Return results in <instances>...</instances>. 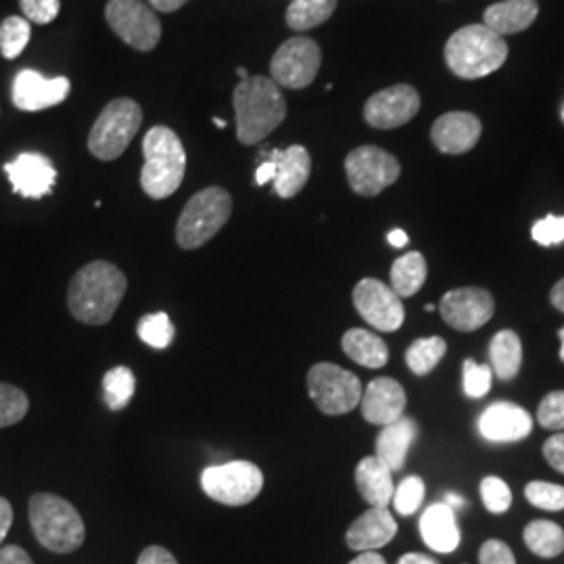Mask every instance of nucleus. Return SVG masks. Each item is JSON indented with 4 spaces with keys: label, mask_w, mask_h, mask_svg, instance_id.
<instances>
[{
    "label": "nucleus",
    "mask_w": 564,
    "mask_h": 564,
    "mask_svg": "<svg viewBox=\"0 0 564 564\" xmlns=\"http://www.w3.org/2000/svg\"><path fill=\"white\" fill-rule=\"evenodd\" d=\"M424 500V481L421 477L412 475V477H405L402 484L395 487L393 491V506L398 510V514L402 517H410L414 514Z\"/></svg>",
    "instance_id": "obj_37"
},
{
    "label": "nucleus",
    "mask_w": 564,
    "mask_h": 564,
    "mask_svg": "<svg viewBox=\"0 0 564 564\" xmlns=\"http://www.w3.org/2000/svg\"><path fill=\"white\" fill-rule=\"evenodd\" d=\"M323 63L321 46L312 39L295 36L284 42L270 63L272 80L284 88L300 90L316 80Z\"/></svg>",
    "instance_id": "obj_12"
},
{
    "label": "nucleus",
    "mask_w": 564,
    "mask_h": 564,
    "mask_svg": "<svg viewBox=\"0 0 564 564\" xmlns=\"http://www.w3.org/2000/svg\"><path fill=\"white\" fill-rule=\"evenodd\" d=\"M558 337H561V343H563V345H561V360H563V362H564V328H561V333H558Z\"/></svg>",
    "instance_id": "obj_57"
},
{
    "label": "nucleus",
    "mask_w": 564,
    "mask_h": 564,
    "mask_svg": "<svg viewBox=\"0 0 564 564\" xmlns=\"http://www.w3.org/2000/svg\"><path fill=\"white\" fill-rule=\"evenodd\" d=\"M445 351L447 345L442 337H424L410 345V349L405 351V364L414 375L424 377L444 360Z\"/></svg>",
    "instance_id": "obj_33"
},
{
    "label": "nucleus",
    "mask_w": 564,
    "mask_h": 564,
    "mask_svg": "<svg viewBox=\"0 0 564 564\" xmlns=\"http://www.w3.org/2000/svg\"><path fill=\"white\" fill-rule=\"evenodd\" d=\"M405 402L408 400H405L402 384L389 377L375 379L362 391L360 408H362L364 421L381 424V426L395 423L403 416Z\"/></svg>",
    "instance_id": "obj_20"
},
{
    "label": "nucleus",
    "mask_w": 564,
    "mask_h": 564,
    "mask_svg": "<svg viewBox=\"0 0 564 564\" xmlns=\"http://www.w3.org/2000/svg\"><path fill=\"white\" fill-rule=\"evenodd\" d=\"M174 324L165 312H155L142 316L139 323V337L153 349H167L174 341Z\"/></svg>",
    "instance_id": "obj_35"
},
{
    "label": "nucleus",
    "mask_w": 564,
    "mask_h": 564,
    "mask_svg": "<svg viewBox=\"0 0 564 564\" xmlns=\"http://www.w3.org/2000/svg\"><path fill=\"white\" fill-rule=\"evenodd\" d=\"M337 0H293L286 9V23L295 32H305L330 20Z\"/></svg>",
    "instance_id": "obj_30"
},
{
    "label": "nucleus",
    "mask_w": 564,
    "mask_h": 564,
    "mask_svg": "<svg viewBox=\"0 0 564 564\" xmlns=\"http://www.w3.org/2000/svg\"><path fill=\"white\" fill-rule=\"evenodd\" d=\"M237 76H239L241 80H247V78H249V72H247L245 67H237Z\"/></svg>",
    "instance_id": "obj_56"
},
{
    "label": "nucleus",
    "mask_w": 564,
    "mask_h": 564,
    "mask_svg": "<svg viewBox=\"0 0 564 564\" xmlns=\"http://www.w3.org/2000/svg\"><path fill=\"white\" fill-rule=\"evenodd\" d=\"M398 535V523L389 508L372 506L347 529L345 542L356 552H377Z\"/></svg>",
    "instance_id": "obj_22"
},
{
    "label": "nucleus",
    "mask_w": 564,
    "mask_h": 564,
    "mask_svg": "<svg viewBox=\"0 0 564 564\" xmlns=\"http://www.w3.org/2000/svg\"><path fill=\"white\" fill-rule=\"evenodd\" d=\"M398 564H440L435 558L426 556V554H419V552H410V554H403Z\"/></svg>",
    "instance_id": "obj_51"
},
{
    "label": "nucleus",
    "mask_w": 564,
    "mask_h": 564,
    "mask_svg": "<svg viewBox=\"0 0 564 564\" xmlns=\"http://www.w3.org/2000/svg\"><path fill=\"white\" fill-rule=\"evenodd\" d=\"M237 139L242 144H258L270 137L284 118L286 102L281 86L272 78L249 76L235 88Z\"/></svg>",
    "instance_id": "obj_2"
},
{
    "label": "nucleus",
    "mask_w": 564,
    "mask_h": 564,
    "mask_svg": "<svg viewBox=\"0 0 564 564\" xmlns=\"http://www.w3.org/2000/svg\"><path fill=\"white\" fill-rule=\"evenodd\" d=\"M30 524L39 544L55 554H72L86 540V527L80 512L55 494L32 496Z\"/></svg>",
    "instance_id": "obj_5"
},
{
    "label": "nucleus",
    "mask_w": 564,
    "mask_h": 564,
    "mask_svg": "<svg viewBox=\"0 0 564 564\" xmlns=\"http://www.w3.org/2000/svg\"><path fill=\"white\" fill-rule=\"evenodd\" d=\"M416 423L408 416H402L395 423L387 424L377 437V458L391 470H402L408 452L416 440Z\"/></svg>",
    "instance_id": "obj_24"
},
{
    "label": "nucleus",
    "mask_w": 564,
    "mask_h": 564,
    "mask_svg": "<svg viewBox=\"0 0 564 564\" xmlns=\"http://www.w3.org/2000/svg\"><path fill=\"white\" fill-rule=\"evenodd\" d=\"M489 358H491V370L502 381H512L523 362V345L514 330H502L498 333L491 345H489Z\"/></svg>",
    "instance_id": "obj_28"
},
{
    "label": "nucleus",
    "mask_w": 564,
    "mask_h": 564,
    "mask_svg": "<svg viewBox=\"0 0 564 564\" xmlns=\"http://www.w3.org/2000/svg\"><path fill=\"white\" fill-rule=\"evenodd\" d=\"M524 544L540 558H556L564 552V531L552 521H533L524 527Z\"/></svg>",
    "instance_id": "obj_31"
},
{
    "label": "nucleus",
    "mask_w": 564,
    "mask_h": 564,
    "mask_svg": "<svg viewBox=\"0 0 564 564\" xmlns=\"http://www.w3.org/2000/svg\"><path fill=\"white\" fill-rule=\"evenodd\" d=\"M481 498L489 512L502 514L512 505L510 487L500 477H485L481 481Z\"/></svg>",
    "instance_id": "obj_40"
},
{
    "label": "nucleus",
    "mask_w": 564,
    "mask_h": 564,
    "mask_svg": "<svg viewBox=\"0 0 564 564\" xmlns=\"http://www.w3.org/2000/svg\"><path fill=\"white\" fill-rule=\"evenodd\" d=\"M274 174H276V165L272 160H263L258 170H256V184L258 186H265L270 182L274 181Z\"/></svg>",
    "instance_id": "obj_49"
},
{
    "label": "nucleus",
    "mask_w": 564,
    "mask_h": 564,
    "mask_svg": "<svg viewBox=\"0 0 564 564\" xmlns=\"http://www.w3.org/2000/svg\"><path fill=\"white\" fill-rule=\"evenodd\" d=\"M232 214V197L223 186H209L199 191L184 205L176 224V241L182 249L193 251L212 241Z\"/></svg>",
    "instance_id": "obj_6"
},
{
    "label": "nucleus",
    "mask_w": 564,
    "mask_h": 564,
    "mask_svg": "<svg viewBox=\"0 0 564 564\" xmlns=\"http://www.w3.org/2000/svg\"><path fill=\"white\" fill-rule=\"evenodd\" d=\"M11 524H13V506L9 505V500L0 498V545L4 542Z\"/></svg>",
    "instance_id": "obj_48"
},
{
    "label": "nucleus",
    "mask_w": 564,
    "mask_h": 564,
    "mask_svg": "<svg viewBox=\"0 0 564 564\" xmlns=\"http://www.w3.org/2000/svg\"><path fill=\"white\" fill-rule=\"evenodd\" d=\"M481 564H517L512 550L500 540H487L479 552Z\"/></svg>",
    "instance_id": "obj_44"
},
{
    "label": "nucleus",
    "mask_w": 564,
    "mask_h": 564,
    "mask_svg": "<svg viewBox=\"0 0 564 564\" xmlns=\"http://www.w3.org/2000/svg\"><path fill=\"white\" fill-rule=\"evenodd\" d=\"M508 59V44L485 23L460 28L445 44L449 69L464 80L485 78L498 72Z\"/></svg>",
    "instance_id": "obj_4"
},
{
    "label": "nucleus",
    "mask_w": 564,
    "mask_h": 564,
    "mask_svg": "<svg viewBox=\"0 0 564 564\" xmlns=\"http://www.w3.org/2000/svg\"><path fill=\"white\" fill-rule=\"evenodd\" d=\"M544 456L558 473L564 475V433L550 437L544 444Z\"/></svg>",
    "instance_id": "obj_45"
},
{
    "label": "nucleus",
    "mask_w": 564,
    "mask_h": 564,
    "mask_svg": "<svg viewBox=\"0 0 564 564\" xmlns=\"http://www.w3.org/2000/svg\"><path fill=\"white\" fill-rule=\"evenodd\" d=\"M30 410V400L20 387L0 383V429L13 426L25 419Z\"/></svg>",
    "instance_id": "obj_36"
},
{
    "label": "nucleus",
    "mask_w": 564,
    "mask_h": 564,
    "mask_svg": "<svg viewBox=\"0 0 564 564\" xmlns=\"http://www.w3.org/2000/svg\"><path fill=\"white\" fill-rule=\"evenodd\" d=\"M563 120H564V109H563Z\"/></svg>",
    "instance_id": "obj_59"
},
{
    "label": "nucleus",
    "mask_w": 564,
    "mask_h": 564,
    "mask_svg": "<svg viewBox=\"0 0 564 564\" xmlns=\"http://www.w3.org/2000/svg\"><path fill=\"white\" fill-rule=\"evenodd\" d=\"M354 305L366 323L381 333H393L403 324L402 297L377 279H364L354 289Z\"/></svg>",
    "instance_id": "obj_13"
},
{
    "label": "nucleus",
    "mask_w": 564,
    "mask_h": 564,
    "mask_svg": "<svg viewBox=\"0 0 564 564\" xmlns=\"http://www.w3.org/2000/svg\"><path fill=\"white\" fill-rule=\"evenodd\" d=\"M531 237L544 247L564 242V216H545L540 223L533 224Z\"/></svg>",
    "instance_id": "obj_42"
},
{
    "label": "nucleus",
    "mask_w": 564,
    "mask_h": 564,
    "mask_svg": "<svg viewBox=\"0 0 564 564\" xmlns=\"http://www.w3.org/2000/svg\"><path fill=\"white\" fill-rule=\"evenodd\" d=\"M345 174L354 193L362 197H377L387 186L398 182L400 162L379 147H358L345 160Z\"/></svg>",
    "instance_id": "obj_11"
},
{
    "label": "nucleus",
    "mask_w": 564,
    "mask_h": 564,
    "mask_svg": "<svg viewBox=\"0 0 564 564\" xmlns=\"http://www.w3.org/2000/svg\"><path fill=\"white\" fill-rule=\"evenodd\" d=\"M424 281H426V262L423 253L419 251L405 253L391 265V289L402 300L416 295L423 289Z\"/></svg>",
    "instance_id": "obj_29"
},
{
    "label": "nucleus",
    "mask_w": 564,
    "mask_h": 564,
    "mask_svg": "<svg viewBox=\"0 0 564 564\" xmlns=\"http://www.w3.org/2000/svg\"><path fill=\"white\" fill-rule=\"evenodd\" d=\"M126 291L128 279L120 268L99 260L76 272L67 289V305L78 323L101 326L116 316Z\"/></svg>",
    "instance_id": "obj_1"
},
{
    "label": "nucleus",
    "mask_w": 564,
    "mask_h": 564,
    "mask_svg": "<svg viewBox=\"0 0 564 564\" xmlns=\"http://www.w3.org/2000/svg\"><path fill=\"white\" fill-rule=\"evenodd\" d=\"M360 379L337 364H316L307 372V393L328 416L347 414L362 400Z\"/></svg>",
    "instance_id": "obj_8"
},
{
    "label": "nucleus",
    "mask_w": 564,
    "mask_h": 564,
    "mask_svg": "<svg viewBox=\"0 0 564 564\" xmlns=\"http://www.w3.org/2000/svg\"><path fill=\"white\" fill-rule=\"evenodd\" d=\"M421 535L433 552H454L460 545V529L454 510L447 505L429 506L421 519Z\"/></svg>",
    "instance_id": "obj_23"
},
{
    "label": "nucleus",
    "mask_w": 564,
    "mask_h": 564,
    "mask_svg": "<svg viewBox=\"0 0 564 564\" xmlns=\"http://www.w3.org/2000/svg\"><path fill=\"white\" fill-rule=\"evenodd\" d=\"M343 351L349 360L360 364L364 368H383L389 360L387 343L370 330L351 328L343 335Z\"/></svg>",
    "instance_id": "obj_27"
},
{
    "label": "nucleus",
    "mask_w": 564,
    "mask_h": 564,
    "mask_svg": "<svg viewBox=\"0 0 564 564\" xmlns=\"http://www.w3.org/2000/svg\"><path fill=\"white\" fill-rule=\"evenodd\" d=\"M214 123H216L218 128H226V121L220 120V118H214Z\"/></svg>",
    "instance_id": "obj_58"
},
{
    "label": "nucleus",
    "mask_w": 564,
    "mask_h": 564,
    "mask_svg": "<svg viewBox=\"0 0 564 564\" xmlns=\"http://www.w3.org/2000/svg\"><path fill=\"white\" fill-rule=\"evenodd\" d=\"M538 421L544 429L563 431L564 429V391L547 393L540 408H538Z\"/></svg>",
    "instance_id": "obj_41"
},
{
    "label": "nucleus",
    "mask_w": 564,
    "mask_h": 564,
    "mask_svg": "<svg viewBox=\"0 0 564 564\" xmlns=\"http://www.w3.org/2000/svg\"><path fill=\"white\" fill-rule=\"evenodd\" d=\"M20 7L25 20L41 25L57 20L61 11L59 0H20Z\"/></svg>",
    "instance_id": "obj_43"
},
{
    "label": "nucleus",
    "mask_w": 564,
    "mask_h": 564,
    "mask_svg": "<svg viewBox=\"0 0 564 564\" xmlns=\"http://www.w3.org/2000/svg\"><path fill=\"white\" fill-rule=\"evenodd\" d=\"M32 36L30 21L25 18H7L0 23V53L4 59H18Z\"/></svg>",
    "instance_id": "obj_34"
},
{
    "label": "nucleus",
    "mask_w": 564,
    "mask_h": 564,
    "mask_svg": "<svg viewBox=\"0 0 564 564\" xmlns=\"http://www.w3.org/2000/svg\"><path fill=\"white\" fill-rule=\"evenodd\" d=\"M263 160H272L276 165L274 174V193L281 199H293L297 193H302L303 186L310 181L312 174V158L307 149L302 144H293L289 149H272L263 151Z\"/></svg>",
    "instance_id": "obj_19"
},
{
    "label": "nucleus",
    "mask_w": 564,
    "mask_h": 564,
    "mask_svg": "<svg viewBox=\"0 0 564 564\" xmlns=\"http://www.w3.org/2000/svg\"><path fill=\"white\" fill-rule=\"evenodd\" d=\"M533 421L521 405L510 402L491 403L479 416V433L494 444H512L529 437Z\"/></svg>",
    "instance_id": "obj_18"
},
{
    "label": "nucleus",
    "mask_w": 564,
    "mask_h": 564,
    "mask_svg": "<svg viewBox=\"0 0 564 564\" xmlns=\"http://www.w3.org/2000/svg\"><path fill=\"white\" fill-rule=\"evenodd\" d=\"M72 84L65 78H46L41 72L21 69L13 80L11 97L21 111H42L55 107L67 99Z\"/></svg>",
    "instance_id": "obj_17"
},
{
    "label": "nucleus",
    "mask_w": 564,
    "mask_h": 564,
    "mask_svg": "<svg viewBox=\"0 0 564 564\" xmlns=\"http://www.w3.org/2000/svg\"><path fill=\"white\" fill-rule=\"evenodd\" d=\"M153 9H158L160 13H174L181 7H184L188 0H149Z\"/></svg>",
    "instance_id": "obj_50"
},
{
    "label": "nucleus",
    "mask_w": 564,
    "mask_h": 564,
    "mask_svg": "<svg viewBox=\"0 0 564 564\" xmlns=\"http://www.w3.org/2000/svg\"><path fill=\"white\" fill-rule=\"evenodd\" d=\"M538 0H505L485 11L484 23L496 34H519L538 20Z\"/></svg>",
    "instance_id": "obj_25"
},
{
    "label": "nucleus",
    "mask_w": 564,
    "mask_h": 564,
    "mask_svg": "<svg viewBox=\"0 0 564 564\" xmlns=\"http://www.w3.org/2000/svg\"><path fill=\"white\" fill-rule=\"evenodd\" d=\"M481 130V120L477 116L466 111H452L433 123L431 139L442 153L463 155L479 142Z\"/></svg>",
    "instance_id": "obj_21"
},
{
    "label": "nucleus",
    "mask_w": 564,
    "mask_h": 564,
    "mask_svg": "<svg viewBox=\"0 0 564 564\" xmlns=\"http://www.w3.org/2000/svg\"><path fill=\"white\" fill-rule=\"evenodd\" d=\"M137 564H178V561L170 550H165L162 545H149L147 550H142Z\"/></svg>",
    "instance_id": "obj_46"
},
{
    "label": "nucleus",
    "mask_w": 564,
    "mask_h": 564,
    "mask_svg": "<svg viewBox=\"0 0 564 564\" xmlns=\"http://www.w3.org/2000/svg\"><path fill=\"white\" fill-rule=\"evenodd\" d=\"M142 191L158 202L174 195L186 174V151L178 134L167 126L151 128L142 141Z\"/></svg>",
    "instance_id": "obj_3"
},
{
    "label": "nucleus",
    "mask_w": 564,
    "mask_h": 564,
    "mask_svg": "<svg viewBox=\"0 0 564 564\" xmlns=\"http://www.w3.org/2000/svg\"><path fill=\"white\" fill-rule=\"evenodd\" d=\"M421 109L419 93L408 86L398 84L372 95L364 105V118L379 130H393L412 120Z\"/></svg>",
    "instance_id": "obj_15"
},
{
    "label": "nucleus",
    "mask_w": 564,
    "mask_h": 564,
    "mask_svg": "<svg viewBox=\"0 0 564 564\" xmlns=\"http://www.w3.org/2000/svg\"><path fill=\"white\" fill-rule=\"evenodd\" d=\"M491 377H494L491 366L466 360L464 362V393L470 400H481L491 389Z\"/></svg>",
    "instance_id": "obj_39"
},
{
    "label": "nucleus",
    "mask_w": 564,
    "mask_h": 564,
    "mask_svg": "<svg viewBox=\"0 0 564 564\" xmlns=\"http://www.w3.org/2000/svg\"><path fill=\"white\" fill-rule=\"evenodd\" d=\"M202 487L205 496L218 505L245 506L262 494L263 473L247 460L218 464L203 470Z\"/></svg>",
    "instance_id": "obj_9"
},
{
    "label": "nucleus",
    "mask_w": 564,
    "mask_h": 564,
    "mask_svg": "<svg viewBox=\"0 0 564 564\" xmlns=\"http://www.w3.org/2000/svg\"><path fill=\"white\" fill-rule=\"evenodd\" d=\"M550 300H552L556 310L564 312V279L554 284V289H552V293H550Z\"/></svg>",
    "instance_id": "obj_53"
},
{
    "label": "nucleus",
    "mask_w": 564,
    "mask_h": 564,
    "mask_svg": "<svg viewBox=\"0 0 564 564\" xmlns=\"http://www.w3.org/2000/svg\"><path fill=\"white\" fill-rule=\"evenodd\" d=\"M496 303L489 291L477 286H464L445 293L440 312L445 323L456 330L473 333L491 321Z\"/></svg>",
    "instance_id": "obj_14"
},
{
    "label": "nucleus",
    "mask_w": 564,
    "mask_h": 564,
    "mask_svg": "<svg viewBox=\"0 0 564 564\" xmlns=\"http://www.w3.org/2000/svg\"><path fill=\"white\" fill-rule=\"evenodd\" d=\"M444 505L449 506L452 510H458V508H464V506H466V500H464L463 496L454 494V491H447V494H445Z\"/></svg>",
    "instance_id": "obj_55"
},
{
    "label": "nucleus",
    "mask_w": 564,
    "mask_h": 564,
    "mask_svg": "<svg viewBox=\"0 0 564 564\" xmlns=\"http://www.w3.org/2000/svg\"><path fill=\"white\" fill-rule=\"evenodd\" d=\"M137 391V379L134 372L128 366H118L113 370H109L102 377V395H105V403L109 405V410L120 412L123 410L132 395Z\"/></svg>",
    "instance_id": "obj_32"
},
{
    "label": "nucleus",
    "mask_w": 564,
    "mask_h": 564,
    "mask_svg": "<svg viewBox=\"0 0 564 564\" xmlns=\"http://www.w3.org/2000/svg\"><path fill=\"white\" fill-rule=\"evenodd\" d=\"M356 485L370 506L387 508L393 500V473L377 456H368L356 468Z\"/></svg>",
    "instance_id": "obj_26"
},
{
    "label": "nucleus",
    "mask_w": 564,
    "mask_h": 564,
    "mask_svg": "<svg viewBox=\"0 0 564 564\" xmlns=\"http://www.w3.org/2000/svg\"><path fill=\"white\" fill-rule=\"evenodd\" d=\"M107 23L128 46L149 53L162 41V21L142 0H109Z\"/></svg>",
    "instance_id": "obj_10"
},
{
    "label": "nucleus",
    "mask_w": 564,
    "mask_h": 564,
    "mask_svg": "<svg viewBox=\"0 0 564 564\" xmlns=\"http://www.w3.org/2000/svg\"><path fill=\"white\" fill-rule=\"evenodd\" d=\"M524 498L542 510L558 512L564 510L563 485L545 484V481H531L524 487Z\"/></svg>",
    "instance_id": "obj_38"
},
{
    "label": "nucleus",
    "mask_w": 564,
    "mask_h": 564,
    "mask_svg": "<svg viewBox=\"0 0 564 564\" xmlns=\"http://www.w3.org/2000/svg\"><path fill=\"white\" fill-rule=\"evenodd\" d=\"M141 123L142 109L139 102L132 99L109 102L90 130L88 151L101 162L118 160L141 130Z\"/></svg>",
    "instance_id": "obj_7"
},
{
    "label": "nucleus",
    "mask_w": 564,
    "mask_h": 564,
    "mask_svg": "<svg viewBox=\"0 0 564 564\" xmlns=\"http://www.w3.org/2000/svg\"><path fill=\"white\" fill-rule=\"evenodd\" d=\"M387 241H389V245H393V247H398V249H402V247H405L408 245V235L403 232V230H391L389 232V237H387Z\"/></svg>",
    "instance_id": "obj_54"
},
{
    "label": "nucleus",
    "mask_w": 564,
    "mask_h": 564,
    "mask_svg": "<svg viewBox=\"0 0 564 564\" xmlns=\"http://www.w3.org/2000/svg\"><path fill=\"white\" fill-rule=\"evenodd\" d=\"M0 564H34L32 556L20 545H0Z\"/></svg>",
    "instance_id": "obj_47"
},
{
    "label": "nucleus",
    "mask_w": 564,
    "mask_h": 564,
    "mask_svg": "<svg viewBox=\"0 0 564 564\" xmlns=\"http://www.w3.org/2000/svg\"><path fill=\"white\" fill-rule=\"evenodd\" d=\"M349 564H387V561L379 552H360V556H356Z\"/></svg>",
    "instance_id": "obj_52"
},
{
    "label": "nucleus",
    "mask_w": 564,
    "mask_h": 564,
    "mask_svg": "<svg viewBox=\"0 0 564 564\" xmlns=\"http://www.w3.org/2000/svg\"><path fill=\"white\" fill-rule=\"evenodd\" d=\"M4 174L13 186V193L25 199H42L53 193L57 170L42 153H21L4 165Z\"/></svg>",
    "instance_id": "obj_16"
}]
</instances>
